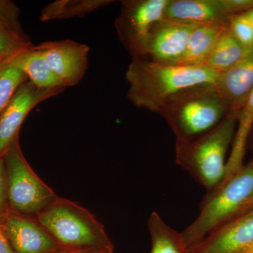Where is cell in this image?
<instances>
[{"label": "cell", "mask_w": 253, "mask_h": 253, "mask_svg": "<svg viewBox=\"0 0 253 253\" xmlns=\"http://www.w3.org/2000/svg\"><path fill=\"white\" fill-rule=\"evenodd\" d=\"M253 197V161L208 193L199 216L181 232L188 248L236 217Z\"/></svg>", "instance_id": "4"}, {"label": "cell", "mask_w": 253, "mask_h": 253, "mask_svg": "<svg viewBox=\"0 0 253 253\" xmlns=\"http://www.w3.org/2000/svg\"><path fill=\"white\" fill-rule=\"evenodd\" d=\"M196 26L163 18L151 30L143 59L174 64L182 57Z\"/></svg>", "instance_id": "12"}, {"label": "cell", "mask_w": 253, "mask_h": 253, "mask_svg": "<svg viewBox=\"0 0 253 253\" xmlns=\"http://www.w3.org/2000/svg\"><path fill=\"white\" fill-rule=\"evenodd\" d=\"M253 246V209L226 221L189 248V253H244Z\"/></svg>", "instance_id": "11"}, {"label": "cell", "mask_w": 253, "mask_h": 253, "mask_svg": "<svg viewBox=\"0 0 253 253\" xmlns=\"http://www.w3.org/2000/svg\"><path fill=\"white\" fill-rule=\"evenodd\" d=\"M241 15L246 19V21L251 25V27L253 28V9L243 13V14H241Z\"/></svg>", "instance_id": "28"}, {"label": "cell", "mask_w": 253, "mask_h": 253, "mask_svg": "<svg viewBox=\"0 0 253 253\" xmlns=\"http://www.w3.org/2000/svg\"><path fill=\"white\" fill-rule=\"evenodd\" d=\"M253 209V197L252 199L250 200L249 202L246 204V206H244L242 209L241 210V211L239 213H238L237 215L239 216L240 214H243V213H245L248 212V211H251V210Z\"/></svg>", "instance_id": "29"}, {"label": "cell", "mask_w": 253, "mask_h": 253, "mask_svg": "<svg viewBox=\"0 0 253 253\" xmlns=\"http://www.w3.org/2000/svg\"><path fill=\"white\" fill-rule=\"evenodd\" d=\"M0 225L16 253H54L65 249L36 217L8 210L0 217Z\"/></svg>", "instance_id": "10"}, {"label": "cell", "mask_w": 253, "mask_h": 253, "mask_svg": "<svg viewBox=\"0 0 253 253\" xmlns=\"http://www.w3.org/2000/svg\"><path fill=\"white\" fill-rule=\"evenodd\" d=\"M9 63L21 70L28 81L37 87L44 89H65L33 45L16 55Z\"/></svg>", "instance_id": "16"}, {"label": "cell", "mask_w": 253, "mask_h": 253, "mask_svg": "<svg viewBox=\"0 0 253 253\" xmlns=\"http://www.w3.org/2000/svg\"><path fill=\"white\" fill-rule=\"evenodd\" d=\"M27 81L26 75L9 62L0 66V114L18 88Z\"/></svg>", "instance_id": "20"}, {"label": "cell", "mask_w": 253, "mask_h": 253, "mask_svg": "<svg viewBox=\"0 0 253 253\" xmlns=\"http://www.w3.org/2000/svg\"><path fill=\"white\" fill-rule=\"evenodd\" d=\"M239 113L230 111L225 119L206 134L189 142L175 144L176 164L208 192L224 180L226 153L235 136Z\"/></svg>", "instance_id": "3"}, {"label": "cell", "mask_w": 253, "mask_h": 253, "mask_svg": "<svg viewBox=\"0 0 253 253\" xmlns=\"http://www.w3.org/2000/svg\"><path fill=\"white\" fill-rule=\"evenodd\" d=\"M169 0H124L115 27L120 41L132 58H144L151 30L164 18Z\"/></svg>", "instance_id": "7"}, {"label": "cell", "mask_w": 253, "mask_h": 253, "mask_svg": "<svg viewBox=\"0 0 253 253\" xmlns=\"http://www.w3.org/2000/svg\"><path fill=\"white\" fill-rule=\"evenodd\" d=\"M229 28L245 47L253 48V28L241 14L233 15L229 18Z\"/></svg>", "instance_id": "22"}, {"label": "cell", "mask_w": 253, "mask_h": 253, "mask_svg": "<svg viewBox=\"0 0 253 253\" xmlns=\"http://www.w3.org/2000/svg\"><path fill=\"white\" fill-rule=\"evenodd\" d=\"M33 44L23 33L0 26V66L9 63Z\"/></svg>", "instance_id": "21"}, {"label": "cell", "mask_w": 253, "mask_h": 253, "mask_svg": "<svg viewBox=\"0 0 253 253\" xmlns=\"http://www.w3.org/2000/svg\"><path fill=\"white\" fill-rule=\"evenodd\" d=\"M231 16L222 0H169L164 18L194 25L223 24Z\"/></svg>", "instance_id": "14"}, {"label": "cell", "mask_w": 253, "mask_h": 253, "mask_svg": "<svg viewBox=\"0 0 253 253\" xmlns=\"http://www.w3.org/2000/svg\"><path fill=\"white\" fill-rule=\"evenodd\" d=\"M36 219L62 247L114 249L104 225L86 208L58 197Z\"/></svg>", "instance_id": "5"}, {"label": "cell", "mask_w": 253, "mask_h": 253, "mask_svg": "<svg viewBox=\"0 0 253 253\" xmlns=\"http://www.w3.org/2000/svg\"><path fill=\"white\" fill-rule=\"evenodd\" d=\"M113 2L112 0H57L46 5L42 9L40 20L47 22L83 17Z\"/></svg>", "instance_id": "19"}, {"label": "cell", "mask_w": 253, "mask_h": 253, "mask_svg": "<svg viewBox=\"0 0 253 253\" xmlns=\"http://www.w3.org/2000/svg\"><path fill=\"white\" fill-rule=\"evenodd\" d=\"M3 159L9 211L35 217L57 199L52 189L37 175L28 164L18 140L6 151Z\"/></svg>", "instance_id": "6"}, {"label": "cell", "mask_w": 253, "mask_h": 253, "mask_svg": "<svg viewBox=\"0 0 253 253\" xmlns=\"http://www.w3.org/2000/svg\"><path fill=\"white\" fill-rule=\"evenodd\" d=\"M251 49L245 47L236 40L228 23L217 38L204 66L217 73L224 72L244 59Z\"/></svg>", "instance_id": "17"}, {"label": "cell", "mask_w": 253, "mask_h": 253, "mask_svg": "<svg viewBox=\"0 0 253 253\" xmlns=\"http://www.w3.org/2000/svg\"><path fill=\"white\" fill-rule=\"evenodd\" d=\"M33 48L39 53L63 87L78 84L84 78L90 48L71 40L44 42Z\"/></svg>", "instance_id": "8"}, {"label": "cell", "mask_w": 253, "mask_h": 253, "mask_svg": "<svg viewBox=\"0 0 253 253\" xmlns=\"http://www.w3.org/2000/svg\"><path fill=\"white\" fill-rule=\"evenodd\" d=\"M148 229L151 242L150 253H189L181 233L166 224L158 212H151Z\"/></svg>", "instance_id": "18"}, {"label": "cell", "mask_w": 253, "mask_h": 253, "mask_svg": "<svg viewBox=\"0 0 253 253\" xmlns=\"http://www.w3.org/2000/svg\"><path fill=\"white\" fill-rule=\"evenodd\" d=\"M229 21L223 24L198 25L190 36L182 57L174 64L187 66H204L221 32Z\"/></svg>", "instance_id": "15"}, {"label": "cell", "mask_w": 253, "mask_h": 253, "mask_svg": "<svg viewBox=\"0 0 253 253\" xmlns=\"http://www.w3.org/2000/svg\"><path fill=\"white\" fill-rule=\"evenodd\" d=\"M244 253H253V246L249 250H248L246 252H245Z\"/></svg>", "instance_id": "30"}, {"label": "cell", "mask_w": 253, "mask_h": 253, "mask_svg": "<svg viewBox=\"0 0 253 253\" xmlns=\"http://www.w3.org/2000/svg\"><path fill=\"white\" fill-rule=\"evenodd\" d=\"M0 253H16L0 225Z\"/></svg>", "instance_id": "27"}, {"label": "cell", "mask_w": 253, "mask_h": 253, "mask_svg": "<svg viewBox=\"0 0 253 253\" xmlns=\"http://www.w3.org/2000/svg\"><path fill=\"white\" fill-rule=\"evenodd\" d=\"M8 210L6 171L3 156H0V217Z\"/></svg>", "instance_id": "25"}, {"label": "cell", "mask_w": 253, "mask_h": 253, "mask_svg": "<svg viewBox=\"0 0 253 253\" xmlns=\"http://www.w3.org/2000/svg\"><path fill=\"white\" fill-rule=\"evenodd\" d=\"M18 9L14 3L0 0V26L23 33L18 21Z\"/></svg>", "instance_id": "23"}, {"label": "cell", "mask_w": 253, "mask_h": 253, "mask_svg": "<svg viewBox=\"0 0 253 253\" xmlns=\"http://www.w3.org/2000/svg\"><path fill=\"white\" fill-rule=\"evenodd\" d=\"M114 249L108 248H94L85 249H65L54 253H113Z\"/></svg>", "instance_id": "26"}, {"label": "cell", "mask_w": 253, "mask_h": 253, "mask_svg": "<svg viewBox=\"0 0 253 253\" xmlns=\"http://www.w3.org/2000/svg\"><path fill=\"white\" fill-rule=\"evenodd\" d=\"M220 73L206 66H187L132 58L126 73L127 98L136 107L159 113L171 98L201 84H215Z\"/></svg>", "instance_id": "1"}, {"label": "cell", "mask_w": 253, "mask_h": 253, "mask_svg": "<svg viewBox=\"0 0 253 253\" xmlns=\"http://www.w3.org/2000/svg\"><path fill=\"white\" fill-rule=\"evenodd\" d=\"M214 84L230 111L239 113L253 90V48L244 59L219 73Z\"/></svg>", "instance_id": "13"}, {"label": "cell", "mask_w": 253, "mask_h": 253, "mask_svg": "<svg viewBox=\"0 0 253 253\" xmlns=\"http://www.w3.org/2000/svg\"><path fill=\"white\" fill-rule=\"evenodd\" d=\"M63 90L41 89L28 81L18 88L0 114V156H4L15 141L18 140L21 125L32 109Z\"/></svg>", "instance_id": "9"}, {"label": "cell", "mask_w": 253, "mask_h": 253, "mask_svg": "<svg viewBox=\"0 0 253 253\" xmlns=\"http://www.w3.org/2000/svg\"><path fill=\"white\" fill-rule=\"evenodd\" d=\"M251 133H253V127L252 130H251Z\"/></svg>", "instance_id": "31"}, {"label": "cell", "mask_w": 253, "mask_h": 253, "mask_svg": "<svg viewBox=\"0 0 253 253\" xmlns=\"http://www.w3.org/2000/svg\"><path fill=\"white\" fill-rule=\"evenodd\" d=\"M230 107L214 84L189 88L171 98L159 114L170 126L176 142H189L215 128Z\"/></svg>", "instance_id": "2"}, {"label": "cell", "mask_w": 253, "mask_h": 253, "mask_svg": "<svg viewBox=\"0 0 253 253\" xmlns=\"http://www.w3.org/2000/svg\"><path fill=\"white\" fill-rule=\"evenodd\" d=\"M222 3L226 12L230 16L253 9V0H222Z\"/></svg>", "instance_id": "24"}]
</instances>
